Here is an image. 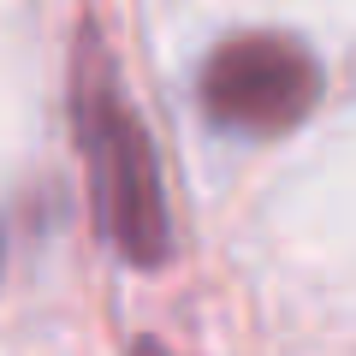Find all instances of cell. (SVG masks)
Wrapping results in <instances>:
<instances>
[{
    "label": "cell",
    "instance_id": "6da1fadb",
    "mask_svg": "<svg viewBox=\"0 0 356 356\" xmlns=\"http://www.w3.org/2000/svg\"><path fill=\"white\" fill-rule=\"evenodd\" d=\"M77 125H83V149H89V178H95V208H102L107 238L125 250V261L137 267H161L172 250V220H166V196H161V166L154 149L143 137L137 113L113 95L107 72L77 77Z\"/></svg>",
    "mask_w": 356,
    "mask_h": 356
},
{
    "label": "cell",
    "instance_id": "7a4b0ae2",
    "mask_svg": "<svg viewBox=\"0 0 356 356\" xmlns=\"http://www.w3.org/2000/svg\"><path fill=\"white\" fill-rule=\"evenodd\" d=\"M321 102V65L285 30L226 36L202 65V113L238 137H285Z\"/></svg>",
    "mask_w": 356,
    "mask_h": 356
}]
</instances>
